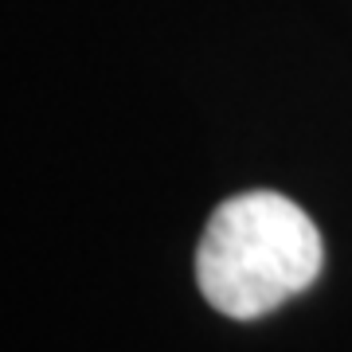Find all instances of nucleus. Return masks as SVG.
Here are the masks:
<instances>
[{
	"instance_id": "1",
	"label": "nucleus",
	"mask_w": 352,
	"mask_h": 352,
	"mask_svg": "<svg viewBox=\"0 0 352 352\" xmlns=\"http://www.w3.org/2000/svg\"><path fill=\"white\" fill-rule=\"evenodd\" d=\"M325 266L314 219L278 192H243L219 204L196 247V282L235 321L278 309L309 289Z\"/></svg>"
}]
</instances>
